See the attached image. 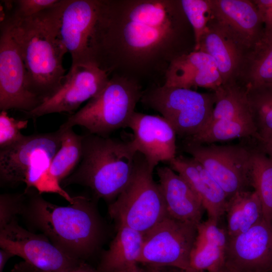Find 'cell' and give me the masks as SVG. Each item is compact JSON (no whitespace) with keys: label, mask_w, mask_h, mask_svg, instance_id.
<instances>
[{"label":"cell","mask_w":272,"mask_h":272,"mask_svg":"<svg viewBox=\"0 0 272 272\" xmlns=\"http://www.w3.org/2000/svg\"><path fill=\"white\" fill-rule=\"evenodd\" d=\"M191 33L180 1H140L123 5L120 1H99L90 41L92 60L108 74L115 70L123 54L140 61L165 50L172 61L191 52Z\"/></svg>","instance_id":"cell-1"},{"label":"cell","mask_w":272,"mask_h":272,"mask_svg":"<svg viewBox=\"0 0 272 272\" xmlns=\"http://www.w3.org/2000/svg\"><path fill=\"white\" fill-rule=\"evenodd\" d=\"M21 215L53 244L81 261L99 249L105 226L95 201L84 195L73 196L67 206L53 204L33 188L25 189Z\"/></svg>","instance_id":"cell-2"},{"label":"cell","mask_w":272,"mask_h":272,"mask_svg":"<svg viewBox=\"0 0 272 272\" xmlns=\"http://www.w3.org/2000/svg\"><path fill=\"white\" fill-rule=\"evenodd\" d=\"M65 1L29 17H15L3 11L1 14L8 20L19 48L29 90L42 102L60 88L66 76L62 60L67 51L59 34Z\"/></svg>","instance_id":"cell-3"},{"label":"cell","mask_w":272,"mask_h":272,"mask_svg":"<svg viewBox=\"0 0 272 272\" xmlns=\"http://www.w3.org/2000/svg\"><path fill=\"white\" fill-rule=\"evenodd\" d=\"M138 154L132 141L83 135L81 160L63 184L87 187L96 198L111 203L130 182Z\"/></svg>","instance_id":"cell-4"},{"label":"cell","mask_w":272,"mask_h":272,"mask_svg":"<svg viewBox=\"0 0 272 272\" xmlns=\"http://www.w3.org/2000/svg\"><path fill=\"white\" fill-rule=\"evenodd\" d=\"M143 94L134 82L114 74L97 95L71 115L59 128L79 125L89 133L108 137L115 130L127 127Z\"/></svg>","instance_id":"cell-5"},{"label":"cell","mask_w":272,"mask_h":272,"mask_svg":"<svg viewBox=\"0 0 272 272\" xmlns=\"http://www.w3.org/2000/svg\"><path fill=\"white\" fill-rule=\"evenodd\" d=\"M153 170L138 153L130 182L108 206L109 215L116 227H127L144 234L168 216Z\"/></svg>","instance_id":"cell-6"},{"label":"cell","mask_w":272,"mask_h":272,"mask_svg":"<svg viewBox=\"0 0 272 272\" xmlns=\"http://www.w3.org/2000/svg\"><path fill=\"white\" fill-rule=\"evenodd\" d=\"M141 100L159 112L176 135L185 140L198 134L209 123L215 97L214 92L202 93L164 85L143 94Z\"/></svg>","instance_id":"cell-7"},{"label":"cell","mask_w":272,"mask_h":272,"mask_svg":"<svg viewBox=\"0 0 272 272\" xmlns=\"http://www.w3.org/2000/svg\"><path fill=\"white\" fill-rule=\"evenodd\" d=\"M183 144L185 152L205 168L228 198L250 185L251 145L199 144L186 140Z\"/></svg>","instance_id":"cell-8"},{"label":"cell","mask_w":272,"mask_h":272,"mask_svg":"<svg viewBox=\"0 0 272 272\" xmlns=\"http://www.w3.org/2000/svg\"><path fill=\"white\" fill-rule=\"evenodd\" d=\"M196 235L197 225L167 216L144 234L138 263L194 271L189 260Z\"/></svg>","instance_id":"cell-9"},{"label":"cell","mask_w":272,"mask_h":272,"mask_svg":"<svg viewBox=\"0 0 272 272\" xmlns=\"http://www.w3.org/2000/svg\"><path fill=\"white\" fill-rule=\"evenodd\" d=\"M0 246L47 272H71L84 261L64 252L43 234L23 228L16 219L0 228Z\"/></svg>","instance_id":"cell-10"},{"label":"cell","mask_w":272,"mask_h":272,"mask_svg":"<svg viewBox=\"0 0 272 272\" xmlns=\"http://www.w3.org/2000/svg\"><path fill=\"white\" fill-rule=\"evenodd\" d=\"M42 101L29 91L19 48L4 17L0 23V110L32 111Z\"/></svg>","instance_id":"cell-11"},{"label":"cell","mask_w":272,"mask_h":272,"mask_svg":"<svg viewBox=\"0 0 272 272\" xmlns=\"http://www.w3.org/2000/svg\"><path fill=\"white\" fill-rule=\"evenodd\" d=\"M109 80L108 73L96 64L71 66L60 88L31 111L27 119H36L55 113L72 112L97 95Z\"/></svg>","instance_id":"cell-12"},{"label":"cell","mask_w":272,"mask_h":272,"mask_svg":"<svg viewBox=\"0 0 272 272\" xmlns=\"http://www.w3.org/2000/svg\"><path fill=\"white\" fill-rule=\"evenodd\" d=\"M62 130L25 135L19 142L0 149L2 185L24 182L28 172L47 159H52L62 143Z\"/></svg>","instance_id":"cell-13"},{"label":"cell","mask_w":272,"mask_h":272,"mask_svg":"<svg viewBox=\"0 0 272 272\" xmlns=\"http://www.w3.org/2000/svg\"><path fill=\"white\" fill-rule=\"evenodd\" d=\"M98 8L99 0L65 1L60 17L59 34L63 44L71 54V66L93 63L90 41Z\"/></svg>","instance_id":"cell-14"},{"label":"cell","mask_w":272,"mask_h":272,"mask_svg":"<svg viewBox=\"0 0 272 272\" xmlns=\"http://www.w3.org/2000/svg\"><path fill=\"white\" fill-rule=\"evenodd\" d=\"M225 262L238 272L272 270V223L263 217L246 231L229 238Z\"/></svg>","instance_id":"cell-15"},{"label":"cell","mask_w":272,"mask_h":272,"mask_svg":"<svg viewBox=\"0 0 272 272\" xmlns=\"http://www.w3.org/2000/svg\"><path fill=\"white\" fill-rule=\"evenodd\" d=\"M133 133L132 142L153 169L160 162L176 157V133L162 116L134 112L127 125Z\"/></svg>","instance_id":"cell-16"},{"label":"cell","mask_w":272,"mask_h":272,"mask_svg":"<svg viewBox=\"0 0 272 272\" xmlns=\"http://www.w3.org/2000/svg\"><path fill=\"white\" fill-rule=\"evenodd\" d=\"M212 20L249 50L263 37V27L253 0H212Z\"/></svg>","instance_id":"cell-17"},{"label":"cell","mask_w":272,"mask_h":272,"mask_svg":"<svg viewBox=\"0 0 272 272\" xmlns=\"http://www.w3.org/2000/svg\"><path fill=\"white\" fill-rule=\"evenodd\" d=\"M222 83L214 58L203 51L194 50L169 63L164 85L189 89L200 87L214 91Z\"/></svg>","instance_id":"cell-18"},{"label":"cell","mask_w":272,"mask_h":272,"mask_svg":"<svg viewBox=\"0 0 272 272\" xmlns=\"http://www.w3.org/2000/svg\"><path fill=\"white\" fill-rule=\"evenodd\" d=\"M169 163L170 167L184 178L197 195L209 218L219 221L225 215L228 198L218 183L191 157L176 156Z\"/></svg>","instance_id":"cell-19"},{"label":"cell","mask_w":272,"mask_h":272,"mask_svg":"<svg viewBox=\"0 0 272 272\" xmlns=\"http://www.w3.org/2000/svg\"><path fill=\"white\" fill-rule=\"evenodd\" d=\"M157 173L168 216L197 225L205 209L187 182L169 167H158Z\"/></svg>","instance_id":"cell-20"},{"label":"cell","mask_w":272,"mask_h":272,"mask_svg":"<svg viewBox=\"0 0 272 272\" xmlns=\"http://www.w3.org/2000/svg\"><path fill=\"white\" fill-rule=\"evenodd\" d=\"M215 60L222 84L236 82L244 58L249 50L237 42L213 20L202 35L197 50Z\"/></svg>","instance_id":"cell-21"},{"label":"cell","mask_w":272,"mask_h":272,"mask_svg":"<svg viewBox=\"0 0 272 272\" xmlns=\"http://www.w3.org/2000/svg\"><path fill=\"white\" fill-rule=\"evenodd\" d=\"M144 234L125 226L117 227V232L108 249L102 255L97 272H114L138 263Z\"/></svg>","instance_id":"cell-22"},{"label":"cell","mask_w":272,"mask_h":272,"mask_svg":"<svg viewBox=\"0 0 272 272\" xmlns=\"http://www.w3.org/2000/svg\"><path fill=\"white\" fill-rule=\"evenodd\" d=\"M236 82L247 90L272 87V37L263 36L247 51Z\"/></svg>","instance_id":"cell-23"},{"label":"cell","mask_w":272,"mask_h":272,"mask_svg":"<svg viewBox=\"0 0 272 272\" xmlns=\"http://www.w3.org/2000/svg\"><path fill=\"white\" fill-rule=\"evenodd\" d=\"M225 214L229 238L246 231L263 218L262 206L254 190L240 191L228 198Z\"/></svg>","instance_id":"cell-24"},{"label":"cell","mask_w":272,"mask_h":272,"mask_svg":"<svg viewBox=\"0 0 272 272\" xmlns=\"http://www.w3.org/2000/svg\"><path fill=\"white\" fill-rule=\"evenodd\" d=\"M256 129L251 114L211 121L198 134L185 140L199 144H212L236 138H252Z\"/></svg>","instance_id":"cell-25"},{"label":"cell","mask_w":272,"mask_h":272,"mask_svg":"<svg viewBox=\"0 0 272 272\" xmlns=\"http://www.w3.org/2000/svg\"><path fill=\"white\" fill-rule=\"evenodd\" d=\"M251 145L250 185L260 199L263 218L272 223V159Z\"/></svg>","instance_id":"cell-26"},{"label":"cell","mask_w":272,"mask_h":272,"mask_svg":"<svg viewBox=\"0 0 272 272\" xmlns=\"http://www.w3.org/2000/svg\"><path fill=\"white\" fill-rule=\"evenodd\" d=\"M213 92L215 103L210 122L251 114L247 90L239 83L222 84Z\"/></svg>","instance_id":"cell-27"},{"label":"cell","mask_w":272,"mask_h":272,"mask_svg":"<svg viewBox=\"0 0 272 272\" xmlns=\"http://www.w3.org/2000/svg\"><path fill=\"white\" fill-rule=\"evenodd\" d=\"M61 129V146L52 158L49 167L50 173L60 184L80 163L83 139V135L76 133L73 128Z\"/></svg>","instance_id":"cell-28"},{"label":"cell","mask_w":272,"mask_h":272,"mask_svg":"<svg viewBox=\"0 0 272 272\" xmlns=\"http://www.w3.org/2000/svg\"><path fill=\"white\" fill-rule=\"evenodd\" d=\"M247 91L256 134L272 133V87Z\"/></svg>","instance_id":"cell-29"},{"label":"cell","mask_w":272,"mask_h":272,"mask_svg":"<svg viewBox=\"0 0 272 272\" xmlns=\"http://www.w3.org/2000/svg\"><path fill=\"white\" fill-rule=\"evenodd\" d=\"M226 250L195 240L190 255V267L195 272H212L225 263Z\"/></svg>","instance_id":"cell-30"},{"label":"cell","mask_w":272,"mask_h":272,"mask_svg":"<svg viewBox=\"0 0 272 272\" xmlns=\"http://www.w3.org/2000/svg\"><path fill=\"white\" fill-rule=\"evenodd\" d=\"M181 7L190 24L194 37V51L212 19V0H181Z\"/></svg>","instance_id":"cell-31"},{"label":"cell","mask_w":272,"mask_h":272,"mask_svg":"<svg viewBox=\"0 0 272 272\" xmlns=\"http://www.w3.org/2000/svg\"><path fill=\"white\" fill-rule=\"evenodd\" d=\"M28 120L10 116L7 111L0 113V149L11 146L23 139L21 130L27 127Z\"/></svg>","instance_id":"cell-32"},{"label":"cell","mask_w":272,"mask_h":272,"mask_svg":"<svg viewBox=\"0 0 272 272\" xmlns=\"http://www.w3.org/2000/svg\"><path fill=\"white\" fill-rule=\"evenodd\" d=\"M62 0H16L3 11L18 18H26L37 14L45 10L54 8L59 5Z\"/></svg>","instance_id":"cell-33"},{"label":"cell","mask_w":272,"mask_h":272,"mask_svg":"<svg viewBox=\"0 0 272 272\" xmlns=\"http://www.w3.org/2000/svg\"><path fill=\"white\" fill-rule=\"evenodd\" d=\"M219 221L208 218L197 225L195 240L226 250L229 237L226 229L219 227Z\"/></svg>","instance_id":"cell-34"},{"label":"cell","mask_w":272,"mask_h":272,"mask_svg":"<svg viewBox=\"0 0 272 272\" xmlns=\"http://www.w3.org/2000/svg\"><path fill=\"white\" fill-rule=\"evenodd\" d=\"M25 199L23 193H5L0 196V228L21 215Z\"/></svg>","instance_id":"cell-35"},{"label":"cell","mask_w":272,"mask_h":272,"mask_svg":"<svg viewBox=\"0 0 272 272\" xmlns=\"http://www.w3.org/2000/svg\"><path fill=\"white\" fill-rule=\"evenodd\" d=\"M263 27V36L272 37V0H253Z\"/></svg>","instance_id":"cell-36"},{"label":"cell","mask_w":272,"mask_h":272,"mask_svg":"<svg viewBox=\"0 0 272 272\" xmlns=\"http://www.w3.org/2000/svg\"><path fill=\"white\" fill-rule=\"evenodd\" d=\"M251 139L257 148L272 159V133L256 134Z\"/></svg>","instance_id":"cell-37"},{"label":"cell","mask_w":272,"mask_h":272,"mask_svg":"<svg viewBox=\"0 0 272 272\" xmlns=\"http://www.w3.org/2000/svg\"><path fill=\"white\" fill-rule=\"evenodd\" d=\"M11 272H47L37 268L25 261L16 263Z\"/></svg>","instance_id":"cell-38"},{"label":"cell","mask_w":272,"mask_h":272,"mask_svg":"<svg viewBox=\"0 0 272 272\" xmlns=\"http://www.w3.org/2000/svg\"><path fill=\"white\" fill-rule=\"evenodd\" d=\"M14 256L8 251L1 248L0 250V272H4V268L9 259Z\"/></svg>","instance_id":"cell-39"},{"label":"cell","mask_w":272,"mask_h":272,"mask_svg":"<svg viewBox=\"0 0 272 272\" xmlns=\"http://www.w3.org/2000/svg\"><path fill=\"white\" fill-rule=\"evenodd\" d=\"M152 272H194L169 266H150Z\"/></svg>","instance_id":"cell-40"},{"label":"cell","mask_w":272,"mask_h":272,"mask_svg":"<svg viewBox=\"0 0 272 272\" xmlns=\"http://www.w3.org/2000/svg\"><path fill=\"white\" fill-rule=\"evenodd\" d=\"M114 272H152V271L150 266L147 269H144L139 267L137 263Z\"/></svg>","instance_id":"cell-41"},{"label":"cell","mask_w":272,"mask_h":272,"mask_svg":"<svg viewBox=\"0 0 272 272\" xmlns=\"http://www.w3.org/2000/svg\"><path fill=\"white\" fill-rule=\"evenodd\" d=\"M71 272H97L87 263L83 261L80 265Z\"/></svg>","instance_id":"cell-42"},{"label":"cell","mask_w":272,"mask_h":272,"mask_svg":"<svg viewBox=\"0 0 272 272\" xmlns=\"http://www.w3.org/2000/svg\"><path fill=\"white\" fill-rule=\"evenodd\" d=\"M212 272H238L235 269L231 267L226 262L221 268Z\"/></svg>","instance_id":"cell-43"},{"label":"cell","mask_w":272,"mask_h":272,"mask_svg":"<svg viewBox=\"0 0 272 272\" xmlns=\"http://www.w3.org/2000/svg\"></svg>","instance_id":"cell-44"}]
</instances>
